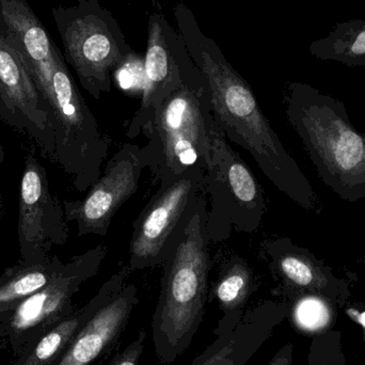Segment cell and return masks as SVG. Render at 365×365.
I'll return each instance as SVG.
<instances>
[{
	"label": "cell",
	"mask_w": 365,
	"mask_h": 365,
	"mask_svg": "<svg viewBox=\"0 0 365 365\" xmlns=\"http://www.w3.org/2000/svg\"><path fill=\"white\" fill-rule=\"evenodd\" d=\"M175 17L191 59L207 81L212 113L225 138L246 150L279 191L307 212L321 215L319 195L281 143L252 88L203 34L187 4L175 6Z\"/></svg>",
	"instance_id": "cell-1"
},
{
	"label": "cell",
	"mask_w": 365,
	"mask_h": 365,
	"mask_svg": "<svg viewBox=\"0 0 365 365\" xmlns=\"http://www.w3.org/2000/svg\"><path fill=\"white\" fill-rule=\"evenodd\" d=\"M206 217V200L201 190L162 266L152 336L156 357L163 365L173 364L188 349L203 321L212 268Z\"/></svg>",
	"instance_id": "cell-2"
},
{
	"label": "cell",
	"mask_w": 365,
	"mask_h": 365,
	"mask_svg": "<svg viewBox=\"0 0 365 365\" xmlns=\"http://www.w3.org/2000/svg\"><path fill=\"white\" fill-rule=\"evenodd\" d=\"M283 103L319 179L345 201L365 199V133L354 128L344 104L297 81L287 86Z\"/></svg>",
	"instance_id": "cell-3"
},
{
	"label": "cell",
	"mask_w": 365,
	"mask_h": 365,
	"mask_svg": "<svg viewBox=\"0 0 365 365\" xmlns=\"http://www.w3.org/2000/svg\"><path fill=\"white\" fill-rule=\"evenodd\" d=\"M216 120L207 81L202 76L182 83L152 115L141 147L154 185L166 184L193 167L207 170Z\"/></svg>",
	"instance_id": "cell-4"
},
{
	"label": "cell",
	"mask_w": 365,
	"mask_h": 365,
	"mask_svg": "<svg viewBox=\"0 0 365 365\" xmlns=\"http://www.w3.org/2000/svg\"><path fill=\"white\" fill-rule=\"evenodd\" d=\"M61 36L64 59L81 87L96 100L110 92L113 74L135 51L110 11L98 0H77L72 6L51 9Z\"/></svg>",
	"instance_id": "cell-5"
},
{
	"label": "cell",
	"mask_w": 365,
	"mask_h": 365,
	"mask_svg": "<svg viewBox=\"0 0 365 365\" xmlns=\"http://www.w3.org/2000/svg\"><path fill=\"white\" fill-rule=\"evenodd\" d=\"M51 124L55 136V162L85 192L100 178L111 140L79 91L63 53L53 47Z\"/></svg>",
	"instance_id": "cell-6"
},
{
	"label": "cell",
	"mask_w": 365,
	"mask_h": 365,
	"mask_svg": "<svg viewBox=\"0 0 365 365\" xmlns=\"http://www.w3.org/2000/svg\"><path fill=\"white\" fill-rule=\"evenodd\" d=\"M202 192L212 244L225 242L234 233L253 234L261 227L267 212L263 188L217 122L212 137V160L204 173Z\"/></svg>",
	"instance_id": "cell-7"
},
{
	"label": "cell",
	"mask_w": 365,
	"mask_h": 365,
	"mask_svg": "<svg viewBox=\"0 0 365 365\" xmlns=\"http://www.w3.org/2000/svg\"><path fill=\"white\" fill-rule=\"evenodd\" d=\"M106 255L107 247L101 244L61 262L51 281L15 309L0 326V339L8 343L15 358L75 312L73 297L98 274Z\"/></svg>",
	"instance_id": "cell-8"
},
{
	"label": "cell",
	"mask_w": 365,
	"mask_h": 365,
	"mask_svg": "<svg viewBox=\"0 0 365 365\" xmlns=\"http://www.w3.org/2000/svg\"><path fill=\"white\" fill-rule=\"evenodd\" d=\"M205 171L193 167L158 191L133 223L128 266L133 272L163 266L195 197L202 190Z\"/></svg>",
	"instance_id": "cell-9"
},
{
	"label": "cell",
	"mask_w": 365,
	"mask_h": 365,
	"mask_svg": "<svg viewBox=\"0 0 365 365\" xmlns=\"http://www.w3.org/2000/svg\"><path fill=\"white\" fill-rule=\"evenodd\" d=\"M200 76L202 72L191 59L179 30L163 13H151L143 57L140 106L128 123L126 137L135 139L141 135L156 109L182 83Z\"/></svg>",
	"instance_id": "cell-10"
},
{
	"label": "cell",
	"mask_w": 365,
	"mask_h": 365,
	"mask_svg": "<svg viewBox=\"0 0 365 365\" xmlns=\"http://www.w3.org/2000/svg\"><path fill=\"white\" fill-rule=\"evenodd\" d=\"M145 169L147 164L141 148L124 143L83 199L64 200L66 221L76 222L79 237L107 235L118 210L138 190Z\"/></svg>",
	"instance_id": "cell-11"
},
{
	"label": "cell",
	"mask_w": 365,
	"mask_h": 365,
	"mask_svg": "<svg viewBox=\"0 0 365 365\" xmlns=\"http://www.w3.org/2000/svg\"><path fill=\"white\" fill-rule=\"evenodd\" d=\"M19 190V240L21 259L38 261L51 255L55 246L68 242L63 205L51 189L46 170L32 154L25 158Z\"/></svg>",
	"instance_id": "cell-12"
},
{
	"label": "cell",
	"mask_w": 365,
	"mask_h": 365,
	"mask_svg": "<svg viewBox=\"0 0 365 365\" xmlns=\"http://www.w3.org/2000/svg\"><path fill=\"white\" fill-rule=\"evenodd\" d=\"M0 104L11 125L27 133L47 158L55 160V136L36 83L16 49L8 40L0 0Z\"/></svg>",
	"instance_id": "cell-13"
},
{
	"label": "cell",
	"mask_w": 365,
	"mask_h": 365,
	"mask_svg": "<svg viewBox=\"0 0 365 365\" xmlns=\"http://www.w3.org/2000/svg\"><path fill=\"white\" fill-rule=\"evenodd\" d=\"M1 4L8 26L9 42L16 49L29 71L51 121L55 42L27 0H1Z\"/></svg>",
	"instance_id": "cell-14"
},
{
	"label": "cell",
	"mask_w": 365,
	"mask_h": 365,
	"mask_svg": "<svg viewBox=\"0 0 365 365\" xmlns=\"http://www.w3.org/2000/svg\"><path fill=\"white\" fill-rule=\"evenodd\" d=\"M287 314V304L272 300L257 304L236 327L214 334V342L189 365H246Z\"/></svg>",
	"instance_id": "cell-15"
},
{
	"label": "cell",
	"mask_w": 365,
	"mask_h": 365,
	"mask_svg": "<svg viewBox=\"0 0 365 365\" xmlns=\"http://www.w3.org/2000/svg\"><path fill=\"white\" fill-rule=\"evenodd\" d=\"M270 272L284 292L319 295L340 289L342 282L308 249L287 237L264 240L259 249Z\"/></svg>",
	"instance_id": "cell-16"
},
{
	"label": "cell",
	"mask_w": 365,
	"mask_h": 365,
	"mask_svg": "<svg viewBox=\"0 0 365 365\" xmlns=\"http://www.w3.org/2000/svg\"><path fill=\"white\" fill-rule=\"evenodd\" d=\"M139 302L130 283L86 323L58 365H91L119 341Z\"/></svg>",
	"instance_id": "cell-17"
},
{
	"label": "cell",
	"mask_w": 365,
	"mask_h": 365,
	"mask_svg": "<svg viewBox=\"0 0 365 365\" xmlns=\"http://www.w3.org/2000/svg\"><path fill=\"white\" fill-rule=\"evenodd\" d=\"M133 274L128 264L122 266L98 289L96 295L83 308L75 310L70 317L60 322L34 344L30 345L12 365H58L70 349L81 328L109 300L128 284Z\"/></svg>",
	"instance_id": "cell-18"
},
{
	"label": "cell",
	"mask_w": 365,
	"mask_h": 365,
	"mask_svg": "<svg viewBox=\"0 0 365 365\" xmlns=\"http://www.w3.org/2000/svg\"><path fill=\"white\" fill-rule=\"evenodd\" d=\"M255 289V272L246 259L232 255L221 263L216 281L208 291V302H216L222 312L214 334L227 331L240 324Z\"/></svg>",
	"instance_id": "cell-19"
},
{
	"label": "cell",
	"mask_w": 365,
	"mask_h": 365,
	"mask_svg": "<svg viewBox=\"0 0 365 365\" xmlns=\"http://www.w3.org/2000/svg\"><path fill=\"white\" fill-rule=\"evenodd\" d=\"M57 255L38 261L19 259L0 276V326L27 298L40 291L53 278L61 264Z\"/></svg>",
	"instance_id": "cell-20"
},
{
	"label": "cell",
	"mask_w": 365,
	"mask_h": 365,
	"mask_svg": "<svg viewBox=\"0 0 365 365\" xmlns=\"http://www.w3.org/2000/svg\"><path fill=\"white\" fill-rule=\"evenodd\" d=\"M314 57L341 62L349 68L365 66V21L354 19L336 24L326 38L309 47Z\"/></svg>",
	"instance_id": "cell-21"
},
{
	"label": "cell",
	"mask_w": 365,
	"mask_h": 365,
	"mask_svg": "<svg viewBox=\"0 0 365 365\" xmlns=\"http://www.w3.org/2000/svg\"><path fill=\"white\" fill-rule=\"evenodd\" d=\"M294 324L306 334H323L334 323V313L330 302L323 296L302 295L294 304Z\"/></svg>",
	"instance_id": "cell-22"
},
{
	"label": "cell",
	"mask_w": 365,
	"mask_h": 365,
	"mask_svg": "<svg viewBox=\"0 0 365 365\" xmlns=\"http://www.w3.org/2000/svg\"><path fill=\"white\" fill-rule=\"evenodd\" d=\"M308 365H345L340 331L315 334L309 351Z\"/></svg>",
	"instance_id": "cell-23"
},
{
	"label": "cell",
	"mask_w": 365,
	"mask_h": 365,
	"mask_svg": "<svg viewBox=\"0 0 365 365\" xmlns=\"http://www.w3.org/2000/svg\"><path fill=\"white\" fill-rule=\"evenodd\" d=\"M145 336L147 334L145 330H141L138 336L121 353L115 355L108 365H139L143 353Z\"/></svg>",
	"instance_id": "cell-24"
},
{
	"label": "cell",
	"mask_w": 365,
	"mask_h": 365,
	"mask_svg": "<svg viewBox=\"0 0 365 365\" xmlns=\"http://www.w3.org/2000/svg\"><path fill=\"white\" fill-rule=\"evenodd\" d=\"M293 345L289 343L274 356L267 365H293Z\"/></svg>",
	"instance_id": "cell-25"
},
{
	"label": "cell",
	"mask_w": 365,
	"mask_h": 365,
	"mask_svg": "<svg viewBox=\"0 0 365 365\" xmlns=\"http://www.w3.org/2000/svg\"><path fill=\"white\" fill-rule=\"evenodd\" d=\"M347 313H349L353 319H355L358 323H360V325L364 328L365 331V312H359V311L355 310V309H349Z\"/></svg>",
	"instance_id": "cell-26"
},
{
	"label": "cell",
	"mask_w": 365,
	"mask_h": 365,
	"mask_svg": "<svg viewBox=\"0 0 365 365\" xmlns=\"http://www.w3.org/2000/svg\"><path fill=\"white\" fill-rule=\"evenodd\" d=\"M0 119H1L2 121L6 122L8 125H11L10 117H9V115L6 113V110L2 108L1 104H0Z\"/></svg>",
	"instance_id": "cell-27"
},
{
	"label": "cell",
	"mask_w": 365,
	"mask_h": 365,
	"mask_svg": "<svg viewBox=\"0 0 365 365\" xmlns=\"http://www.w3.org/2000/svg\"><path fill=\"white\" fill-rule=\"evenodd\" d=\"M2 215H4V201H2V195L0 192V218H1Z\"/></svg>",
	"instance_id": "cell-28"
},
{
	"label": "cell",
	"mask_w": 365,
	"mask_h": 365,
	"mask_svg": "<svg viewBox=\"0 0 365 365\" xmlns=\"http://www.w3.org/2000/svg\"><path fill=\"white\" fill-rule=\"evenodd\" d=\"M4 147H2L1 145H0V165L4 163Z\"/></svg>",
	"instance_id": "cell-29"
},
{
	"label": "cell",
	"mask_w": 365,
	"mask_h": 365,
	"mask_svg": "<svg viewBox=\"0 0 365 365\" xmlns=\"http://www.w3.org/2000/svg\"><path fill=\"white\" fill-rule=\"evenodd\" d=\"M0 349H1V345H0Z\"/></svg>",
	"instance_id": "cell-30"
},
{
	"label": "cell",
	"mask_w": 365,
	"mask_h": 365,
	"mask_svg": "<svg viewBox=\"0 0 365 365\" xmlns=\"http://www.w3.org/2000/svg\"><path fill=\"white\" fill-rule=\"evenodd\" d=\"M364 261L365 262V257H364Z\"/></svg>",
	"instance_id": "cell-31"
}]
</instances>
